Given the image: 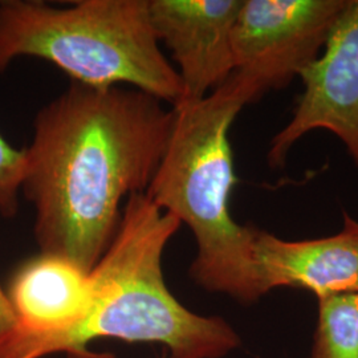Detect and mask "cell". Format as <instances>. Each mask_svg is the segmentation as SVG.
Segmentation results:
<instances>
[{"label": "cell", "instance_id": "cell-7", "mask_svg": "<svg viewBox=\"0 0 358 358\" xmlns=\"http://www.w3.org/2000/svg\"><path fill=\"white\" fill-rule=\"evenodd\" d=\"M243 0H148L159 44L178 65L182 103L205 99L235 72L232 28Z\"/></svg>", "mask_w": 358, "mask_h": 358}, {"label": "cell", "instance_id": "cell-9", "mask_svg": "<svg viewBox=\"0 0 358 358\" xmlns=\"http://www.w3.org/2000/svg\"><path fill=\"white\" fill-rule=\"evenodd\" d=\"M7 294L16 316L7 337H35L76 325L93 301L94 282L73 262L41 252L15 272Z\"/></svg>", "mask_w": 358, "mask_h": 358}, {"label": "cell", "instance_id": "cell-11", "mask_svg": "<svg viewBox=\"0 0 358 358\" xmlns=\"http://www.w3.org/2000/svg\"><path fill=\"white\" fill-rule=\"evenodd\" d=\"M26 169L24 150L15 149L0 134V215L13 217L19 210Z\"/></svg>", "mask_w": 358, "mask_h": 358}, {"label": "cell", "instance_id": "cell-2", "mask_svg": "<svg viewBox=\"0 0 358 358\" xmlns=\"http://www.w3.org/2000/svg\"><path fill=\"white\" fill-rule=\"evenodd\" d=\"M180 227L149 196H129L113 242L92 269L94 294L85 316L64 332L6 337L0 358H43L57 352L88 355L96 338L159 343L170 358H222L241 345L238 333L220 317L183 307L162 272L165 247Z\"/></svg>", "mask_w": 358, "mask_h": 358}, {"label": "cell", "instance_id": "cell-4", "mask_svg": "<svg viewBox=\"0 0 358 358\" xmlns=\"http://www.w3.org/2000/svg\"><path fill=\"white\" fill-rule=\"evenodd\" d=\"M50 62L92 88L127 84L178 105L183 85L161 51L148 0H81L53 7L38 0L0 1V73L19 57Z\"/></svg>", "mask_w": 358, "mask_h": 358}, {"label": "cell", "instance_id": "cell-1", "mask_svg": "<svg viewBox=\"0 0 358 358\" xmlns=\"http://www.w3.org/2000/svg\"><path fill=\"white\" fill-rule=\"evenodd\" d=\"M171 125L173 108L136 88L72 83L44 106L22 185L41 252L92 272L115 239L124 198L148 190Z\"/></svg>", "mask_w": 358, "mask_h": 358}, {"label": "cell", "instance_id": "cell-6", "mask_svg": "<svg viewBox=\"0 0 358 358\" xmlns=\"http://www.w3.org/2000/svg\"><path fill=\"white\" fill-rule=\"evenodd\" d=\"M292 118L273 137L269 166L285 165L294 143L316 129L333 133L358 167V0H348L320 56L300 73Z\"/></svg>", "mask_w": 358, "mask_h": 358}, {"label": "cell", "instance_id": "cell-12", "mask_svg": "<svg viewBox=\"0 0 358 358\" xmlns=\"http://www.w3.org/2000/svg\"><path fill=\"white\" fill-rule=\"evenodd\" d=\"M16 325V316L8 294L0 287V341L7 337Z\"/></svg>", "mask_w": 358, "mask_h": 358}, {"label": "cell", "instance_id": "cell-3", "mask_svg": "<svg viewBox=\"0 0 358 358\" xmlns=\"http://www.w3.org/2000/svg\"><path fill=\"white\" fill-rule=\"evenodd\" d=\"M262 96L251 77L235 71L205 99L173 106L166 150L145 192L192 230L196 243L190 268L194 282L244 304L263 294L254 262L255 227L242 226L231 215V192L238 179L229 133L244 106Z\"/></svg>", "mask_w": 358, "mask_h": 358}, {"label": "cell", "instance_id": "cell-13", "mask_svg": "<svg viewBox=\"0 0 358 358\" xmlns=\"http://www.w3.org/2000/svg\"><path fill=\"white\" fill-rule=\"evenodd\" d=\"M165 358H166V357H165Z\"/></svg>", "mask_w": 358, "mask_h": 358}, {"label": "cell", "instance_id": "cell-5", "mask_svg": "<svg viewBox=\"0 0 358 358\" xmlns=\"http://www.w3.org/2000/svg\"><path fill=\"white\" fill-rule=\"evenodd\" d=\"M348 0H243L232 28L235 71L262 93L285 88L313 63Z\"/></svg>", "mask_w": 358, "mask_h": 358}, {"label": "cell", "instance_id": "cell-8", "mask_svg": "<svg viewBox=\"0 0 358 358\" xmlns=\"http://www.w3.org/2000/svg\"><path fill=\"white\" fill-rule=\"evenodd\" d=\"M254 262L263 296L280 287L316 297L358 291V220L345 213L343 230L312 241H284L255 229Z\"/></svg>", "mask_w": 358, "mask_h": 358}, {"label": "cell", "instance_id": "cell-10", "mask_svg": "<svg viewBox=\"0 0 358 358\" xmlns=\"http://www.w3.org/2000/svg\"><path fill=\"white\" fill-rule=\"evenodd\" d=\"M316 299L319 316L309 358H358V291Z\"/></svg>", "mask_w": 358, "mask_h": 358}]
</instances>
